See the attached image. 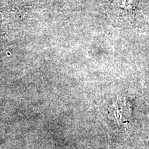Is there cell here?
<instances>
[{
  "instance_id": "6da1fadb",
  "label": "cell",
  "mask_w": 149,
  "mask_h": 149,
  "mask_svg": "<svg viewBox=\"0 0 149 149\" xmlns=\"http://www.w3.org/2000/svg\"><path fill=\"white\" fill-rule=\"evenodd\" d=\"M3 46H4V42H3V41L1 40V39L0 38V51H1V48H2Z\"/></svg>"
}]
</instances>
